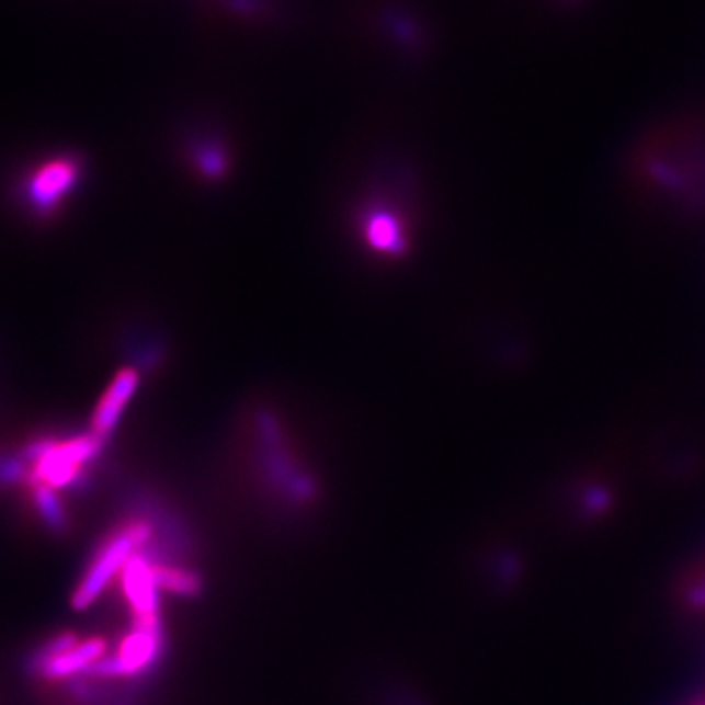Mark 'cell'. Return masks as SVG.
<instances>
[{"mask_svg":"<svg viewBox=\"0 0 705 705\" xmlns=\"http://www.w3.org/2000/svg\"><path fill=\"white\" fill-rule=\"evenodd\" d=\"M101 437L94 433L69 440H36L22 453L26 486H46L61 490L81 482L84 468L102 450Z\"/></svg>","mask_w":705,"mask_h":705,"instance_id":"7a4b0ae2","label":"cell"},{"mask_svg":"<svg viewBox=\"0 0 705 705\" xmlns=\"http://www.w3.org/2000/svg\"><path fill=\"white\" fill-rule=\"evenodd\" d=\"M139 375L134 368H124L112 378L109 390L104 393L96 410L92 413V431L96 437L106 440V435L118 425L122 413L128 406L129 398L136 393Z\"/></svg>","mask_w":705,"mask_h":705,"instance_id":"ba28073f","label":"cell"},{"mask_svg":"<svg viewBox=\"0 0 705 705\" xmlns=\"http://www.w3.org/2000/svg\"><path fill=\"white\" fill-rule=\"evenodd\" d=\"M122 575V587L134 614V627L139 629H159V605H157L156 577L151 560L136 553Z\"/></svg>","mask_w":705,"mask_h":705,"instance_id":"8992f818","label":"cell"},{"mask_svg":"<svg viewBox=\"0 0 705 705\" xmlns=\"http://www.w3.org/2000/svg\"><path fill=\"white\" fill-rule=\"evenodd\" d=\"M149 537L151 527L144 520H132L114 530L94 553L91 565L84 570L83 578L75 590V610H87L89 605L94 604L112 578L124 570L129 559L146 545Z\"/></svg>","mask_w":705,"mask_h":705,"instance_id":"3957f363","label":"cell"},{"mask_svg":"<svg viewBox=\"0 0 705 705\" xmlns=\"http://www.w3.org/2000/svg\"><path fill=\"white\" fill-rule=\"evenodd\" d=\"M151 568H153V577L159 590L179 595H194L201 592V577L189 568L161 565V562H151Z\"/></svg>","mask_w":705,"mask_h":705,"instance_id":"30bf717a","label":"cell"},{"mask_svg":"<svg viewBox=\"0 0 705 705\" xmlns=\"http://www.w3.org/2000/svg\"><path fill=\"white\" fill-rule=\"evenodd\" d=\"M109 645L102 639H79L73 633H61L44 643L30 657V672L34 676L57 682L65 678L91 672L102 659H106Z\"/></svg>","mask_w":705,"mask_h":705,"instance_id":"277c9868","label":"cell"},{"mask_svg":"<svg viewBox=\"0 0 705 705\" xmlns=\"http://www.w3.org/2000/svg\"><path fill=\"white\" fill-rule=\"evenodd\" d=\"M81 177V161L77 157H54L37 167L26 184L30 206L39 216H49L64 204Z\"/></svg>","mask_w":705,"mask_h":705,"instance_id":"5b68a950","label":"cell"},{"mask_svg":"<svg viewBox=\"0 0 705 705\" xmlns=\"http://www.w3.org/2000/svg\"><path fill=\"white\" fill-rule=\"evenodd\" d=\"M32 492V502H34V510H36L37 518L46 523L47 530L52 532L61 533L67 527V513H65L64 504L56 494V490L46 488V486H29Z\"/></svg>","mask_w":705,"mask_h":705,"instance_id":"8fae6325","label":"cell"},{"mask_svg":"<svg viewBox=\"0 0 705 705\" xmlns=\"http://www.w3.org/2000/svg\"><path fill=\"white\" fill-rule=\"evenodd\" d=\"M161 649V632L159 629H139L134 627L128 637L122 641L114 657L102 659L89 674L96 676H136L149 669Z\"/></svg>","mask_w":705,"mask_h":705,"instance_id":"52a82bcc","label":"cell"},{"mask_svg":"<svg viewBox=\"0 0 705 705\" xmlns=\"http://www.w3.org/2000/svg\"><path fill=\"white\" fill-rule=\"evenodd\" d=\"M627 171L647 204L680 216L705 214V118L674 120L647 134Z\"/></svg>","mask_w":705,"mask_h":705,"instance_id":"6da1fadb","label":"cell"},{"mask_svg":"<svg viewBox=\"0 0 705 705\" xmlns=\"http://www.w3.org/2000/svg\"><path fill=\"white\" fill-rule=\"evenodd\" d=\"M367 241L371 248L383 253H400L406 249L400 226L388 214H375L368 218Z\"/></svg>","mask_w":705,"mask_h":705,"instance_id":"9c48e42d","label":"cell"}]
</instances>
